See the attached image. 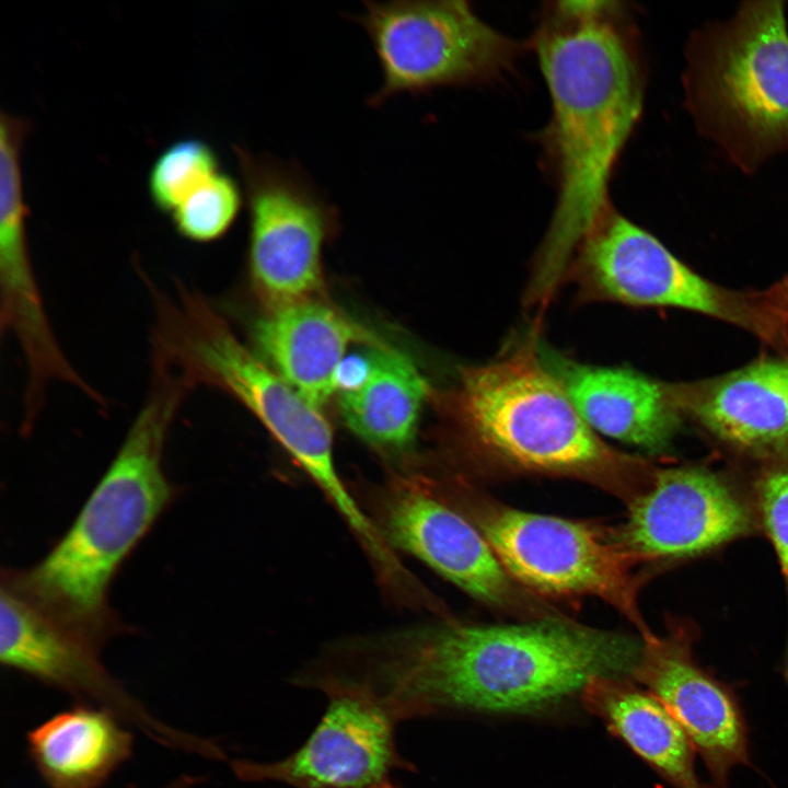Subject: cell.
Listing matches in <instances>:
<instances>
[{
    "label": "cell",
    "instance_id": "cell-27",
    "mask_svg": "<svg viewBox=\"0 0 788 788\" xmlns=\"http://www.w3.org/2000/svg\"><path fill=\"white\" fill-rule=\"evenodd\" d=\"M763 292L768 304L788 318V274Z\"/></svg>",
    "mask_w": 788,
    "mask_h": 788
},
{
    "label": "cell",
    "instance_id": "cell-29",
    "mask_svg": "<svg viewBox=\"0 0 788 788\" xmlns=\"http://www.w3.org/2000/svg\"><path fill=\"white\" fill-rule=\"evenodd\" d=\"M375 788H401L397 785L393 784L389 779L376 786Z\"/></svg>",
    "mask_w": 788,
    "mask_h": 788
},
{
    "label": "cell",
    "instance_id": "cell-15",
    "mask_svg": "<svg viewBox=\"0 0 788 788\" xmlns=\"http://www.w3.org/2000/svg\"><path fill=\"white\" fill-rule=\"evenodd\" d=\"M634 680L652 693L683 727L710 776L709 788H730L733 767L749 764L745 719L734 692L698 664L693 625L671 622L660 636H640Z\"/></svg>",
    "mask_w": 788,
    "mask_h": 788
},
{
    "label": "cell",
    "instance_id": "cell-26",
    "mask_svg": "<svg viewBox=\"0 0 788 788\" xmlns=\"http://www.w3.org/2000/svg\"><path fill=\"white\" fill-rule=\"evenodd\" d=\"M379 346L378 343L368 350L345 355L335 372V393L338 392L339 395L354 393L366 384L374 369Z\"/></svg>",
    "mask_w": 788,
    "mask_h": 788
},
{
    "label": "cell",
    "instance_id": "cell-18",
    "mask_svg": "<svg viewBox=\"0 0 788 788\" xmlns=\"http://www.w3.org/2000/svg\"><path fill=\"white\" fill-rule=\"evenodd\" d=\"M554 361L548 367L594 432L650 452L668 447L683 416L672 384L629 369Z\"/></svg>",
    "mask_w": 788,
    "mask_h": 788
},
{
    "label": "cell",
    "instance_id": "cell-9",
    "mask_svg": "<svg viewBox=\"0 0 788 788\" xmlns=\"http://www.w3.org/2000/svg\"><path fill=\"white\" fill-rule=\"evenodd\" d=\"M578 252L582 279L602 298L698 312L740 326L788 354V318L768 304L763 291H734L703 278L653 235L611 209Z\"/></svg>",
    "mask_w": 788,
    "mask_h": 788
},
{
    "label": "cell",
    "instance_id": "cell-7",
    "mask_svg": "<svg viewBox=\"0 0 788 788\" xmlns=\"http://www.w3.org/2000/svg\"><path fill=\"white\" fill-rule=\"evenodd\" d=\"M702 117L725 143L758 158L788 147V32L778 1L745 3L693 66Z\"/></svg>",
    "mask_w": 788,
    "mask_h": 788
},
{
    "label": "cell",
    "instance_id": "cell-14",
    "mask_svg": "<svg viewBox=\"0 0 788 788\" xmlns=\"http://www.w3.org/2000/svg\"><path fill=\"white\" fill-rule=\"evenodd\" d=\"M312 683L327 694L328 705L308 740L280 761H231L237 778L296 788H375L392 770L412 769L396 748L397 721L375 697L335 680Z\"/></svg>",
    "mask_w": 788,
    "mask_h": 788
},
{
    "label": "cell",
    "instance_id": "cell-6",
    "mask_svg": "<svg viewBox=\"0 0 788 788\" xmlns=\"http://www.w3.org/2000/svg\"><path fill=\"white\" fill-rule=\"evenodd\" d=\"M169 344L195 380L223 389L244 404L303 468L351 531L368 517L346 487L334 462L332 428L317 409L196 297H183L169 316Z\"/></svg>",
    "mask_w": 788,
    "mask_h": 788
},
{
    "label": "cell",
    "instance_id": "cell-12",
    "mask_svg": "<svg viewBox=\"0 0 788 788\" xmlns=\"http://www.w3.org/2000/svg\"><path fill=\"white\" fill-rule=\"evenodd\" d=\"M0 660L3 667L109 710L152 741L187 753L199 735L169 726L123 687L100 661L101 644L54 615L10 576L1 587Z\"/></svg>",
    "mask_w": 788,
    "mask_h": 788
},
{
    "label": "cell",
    "instance_id": "cell-3",
    "mask_svg": "<svg viewBox=\"0 0 788 788\" xmlns=\"http://www.w3.org/2000/svg\"><path fill=\"white\" fill-rule=\"evenodd\" d=\"M459 427L479 454L515 471L584 482L630 503L656 465L607 445L532 346L465 369Z\"/></svg>",
    "mask_w": 788,
    "mask_h": 788
},
{
    "label": "cell",
    "instance_id": "cell-21",
    "mask_svg": "<svg viewBox=\"0 0 788 788\" xmlns=\"http://www.w3.org/2000/svg\"><path fill=\"white\" fill-rule=\"evenodd\" d=\"M584 707L602 719L673 788H708L695 770V748L667 707L628 679H593L580 695Z\"/></svg>",
    "mask_w": 788,
    "mask_h": 788
},
{
    "label": "cell",
    "instance_id": "cell-13",
    "mask_svg": "<svg viewBox=\"0 0 788 788\" xmlns=\"http://www.w3.org/2000/svg\"><path fill=\"white\" fill-rule=\"evenodd\" d=\"M627 508L618 537L648 568L711 552L758 525L753 499L725 474L702 466H656Z\"/></svg>",
    "mask_w": 788,
    "mask_h": 788
},
{
    "label": "cell",
    "instance_id": "cell-2",
    "mask_svg": "<svg viewBox=\"0 0 788 788\" xmlns=\"http://www.w3.org/2000/svg\"><path fill=\"white\" fill-rule=\"evenodd\" d=\"M619 12L614 2H557L535 35L552 100L546 142L558 186L532 280L535 300L548 298L610 209V177L641 112L640 71Z\"/></svg>",
    "mask_w": 788,
    "mask_h": 788
},
{
    "label": "cell",
    "instance_id": "cell-5",
    "mask_svg": "<svg viewBox=\"0 0 788 788\" xmlns=\"http://www.w3.org/2000/svg\"><path fill=\"white\" fill-rule=\"evenodd\" d=\"M445 497L482 532L522 588L545 599L593 596L651 630L639 609L644 575L617 529L523 511L480 491L461 476L436 477Z\"/></svg>",
    "mask_w": 788,
    "mask_h": 788
},
{
    "label": "cell",
    "instance_id": "cell-4",
    "mask_svg": "<svg viewBox=\"0 0 788 788\" xmlns=\"http://www.w3.org/2000/svg\"><path fill=\"white\" fill-rule=\"evenodd\" d=\"M176 394H155L146 403L69 531L35 568L13 577L40 605L101 645L115 630L109 582L174 494L161 460Z\"/></svg>",
    "mask_w": 788,
    "mask_h": 788
},
{
    "label": "cell",
    "instance_id": "cell-25",
    "mask_svg": "<svg viewBox=\"0 0 788 788\" xmlns=\"http://www.w3.org/2000/svg\"><path fill=\"white\" fill-rule=\"evenodd\" d=\"M753 489L758 525L776 552L788 599V459L767 464L755 478ZM784 669L788 680V640Z\"/></svg>",
    "mask_w": 788,
    "mask_h": 788
},
{
    "label": "cell",
    "instance_id": "cell-24",
    "mask_svg": "<svg viewBox=\"0 0 788 788\" xmlns=\"http://www.w3.org/2000/svg\"><path fill=\"white\" fill-rule=\"evenodd\" d=\"M243 200L234 178L219 171L188 194L171 216L176 231L185 239L211 242L231 228Z\"/></svg>",
    "mask_w": 788,
    "mask_h": 788
},
{
    "label": "cell",
    "instance_id": "cell-23",
    "mask_svg": "<svg viewBox=\"0 0 788 788\" xmlns=\"http://www.w3.org/2000/svg\"><path fill=\"white\" fill-rule=\"evenodd\" d=\"M217 172L219 160L207 142L196 138L177 140L151 166L150 199L158 210L171 215L188 194Z\"/></svg>",
    "mask_w": 788,
    "mask_h": 788
},
{
    "label": "cell",
    "instance_id": "cell-19",
    "mask_svg": "<svg viewBox=\"0 0 788 788\" xmlns=\"http://www.w3.org/2000/svg\"><path fill=\"white\" fill-rule=\"evenodd\" d=\"M253 336L264 361L317 407L335 393V372L349 345L373 340L315 299L268 311Z\"/></svg>",
    "mask_w": 788,
    "mask_h": 788
},
{
    "label": "cell",
    "instance_id": "cell-28",
    "mask_svg": "<svg viewBox=\"0 0 788 788\" xmlns=\"http://www.w3.org/2000/svg\"><path fill=\"white\" fill-rule=\"evenodd\" d=\"M200 777L182 774L163 788H194L199 781Z\"/></svg>",
    "mask_w": 788,
    "mask_h": 788
},
{
    "label": "cell",
    "instance_id": "cell-22",
    "mask_svg": "<svg viewBox=\"0 0 788 788\" xmlns=\"http://www.w3.org/2000/svg\"><path fill=\"white\" fill-rule=\"evenodd\" d=\"M428 385L413 361L380 345L374 369L358 391L339 395L346 426L367 443L403 452L415 440Z\"/></svg>",
    "mask_w": 788,
    "mask_h": 788
},
{
    "label": "cell",
    "instance_id": "cell-20",
    "mask_svg": "<svg viewBox=\"0 0 788 788\" xmlns=\"http://www.w3.org/2000/svg\"><path fill=\"white\" fill-rule=\"evenodd\" d=\"M109 710L78 703L26 734L27 753L50 788H100L134 753V735Z\"/></svg>",
    "mask_w": 788,
    "mask_h": 788
},
{
    "label": "cell",
    "instance_id": "cell-8",
    "mask_svg": "<svg viewBox=\"0 0 788 788\" xmlns=\"http://www.w3.org/2000/svg\"><path fill=\"white\" fill-rule=\"evenodd\" d=\"M355 20L367 33L382 72L368 100L378 107L398 94L419 95L442 86L498 77L518 45L484 23L460 0L366 1Z\"/></svg>",
    "mask_w": 788,
    "mask_h": 788
},
{
    "label": "cell",
    "instance_id": "cell-10",
    "mask_svg": "<svg viewBox=\"0 0 788 788\" xmlns=\"http://www.w3.org/2000/svg\"><path fill=\"white\" fill-rule=\"evenodd\" d=\"M248 212V260L267 312L313 300L337 210L297 163L233 148Z\"/></svg>",
    "mask_w": 788,
    "mask_h": 788
},
{
    "label": "cell",
    "instance_id": "cell-1",
    "mask_svg": "<svg viewBox=\"0 0 788 788\" xmlns=\"http://www.w3.org/2000/svg\"><path fill=\"white\" fill-rule=\"evenodd\" d=\"M343 676L396 721L452 711L519 714L552 706L598 677L634 680L642 640L564 615L514 624L444 622L345 648Z\"/></svg>",
    "mask_w": 788,
    "mask_h": 788
},
{
    "label": "cell",
    "instance_id": "cell-11",
    "mask_svg": "<svg viewBox=\"0 0 788 788\" xmlns=\"http://www.w3.org/2000/svg\"><path fill=\"white\" fill-rule=\"evenodd\" d=\"M371 509L391 546L414 555L480 603L521 621L563 615L512 579L431 475H393L374 493Z\"/></svg>",
    "mask_w": 788,
    "mask_h": 788
},
{
    "label": "cell",
    "instance_id": "cell-17",
    "mask_svg": "<svg viewBox=\"0 0 788 788\" xmlns=\"http://www.w3.org/2000/svg\"><path fill=\"white\" fill-rule=\"evenodd\" d=\"M28 208L23 188L9 185L0 192L1 326L14 335L27 366V412L50 381L95 392L80 378L61 351L48 321L30 258L26 234Z\"/></svg>",
    "mask_w": 788,
    "mask_h": 788
},
{
    "label": "cell",
    "instance_id": "cell-16",
    "mask_svg": "<svg viewBox=\"0 0 788 788\" xmlns=\"http://www.w3.org/2000/svg\"><path fill=\"white\" fill-rule=\"evenodd\" d=\"M672 387L683 415L721 442L770 462L788 459V354Z\"/></svg>",
    "mask_w": 788,
    "mask_h": 788
}]
</instances>
